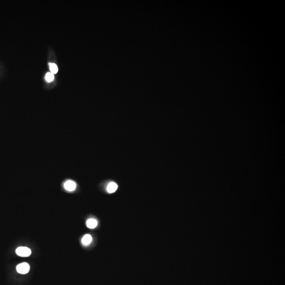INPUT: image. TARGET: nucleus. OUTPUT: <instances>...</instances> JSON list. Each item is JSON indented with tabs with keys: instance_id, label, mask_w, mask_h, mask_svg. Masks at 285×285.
Instances as JSON below:
<instances>
[{
	"instance_id": "f257e3e1",
	"label": "nucleus",
	"mask_w": 285,
	"mask_h": 285,
	"mask_svg": "<svg viewBox=\"0 0 285 285\" xmlns=\"http://www.w3.org/2000/svg\"><path fill=\"white\" fill-rule=\"evenodd\" d=\"M16 254L20 257H27L31 255V249L25 247H20L16 250Z\"/></svg>"
},
{
	"instance_id": "f03ea898",
	"label": "nucleus",
	"mask_w": 285,
	"mask_h": 285,
	"mask_svg": "<svg viewBox=\"0 0 285 285\" xmlns=\"http://www.w3.org/2000/svg\"><path fill=\"white\" fill-rule=\"evenodd\" d=\"M17 270L19 274H27L30 270V265L28 263H21L17 265Z\"/></svg>"
},
{
	"instance_id": "7ed1b4c3",
	"label": "nucleus",
	"mask_w": 285,
	"mask_h": 285,
	"mask_svg": "<svg viewBox=\"0 0 285 285\" xmlns=\"http://www.w3.org/2000/svg\"><path fill=\"white\" fill-rule=\"evenodd\" d=\"M64 189L69 192H73L75 191L77 187L75 182L72 180H68L64 182Z\"/></svg>"
},
{
	"instance_id": "20e7f679",
	"label": "nucleus",
	"mask_w": 285,
	"mask_h": 285,
	"mask_svg": "<svg viewBox=\"0 0 285 285\" xmlns=\"http://www.w3.org/2000/svg\"><path fill=\"white\" fill-rule=\"evenodd\" d=\"M118 185L115 182L109 183L107 187V191L109 193H114L117 190Z\"/></svg>"
},
{
	"instance_id": "39448f33",
	"label": "nucleus",
	"mask_w": 285,
	"mask_h": 285,
	"mask_svg": "<svg viewBox=\"0 0 285 285\" xmlns=\"http://www.w3.org/2000/svg\"><path fill=\"white\" fill-rule=\"evenodd\" d=\"M87 227L89 229H94L98 225V222L95 219H89L86 222Z\"/></svg>"
},
{
	"instance_id": "423d86ee",
	"label": "nucleus",
	"mask_w": 285,
	"mask_h": 285,
	"mask_svg": "<svg viewBox=\"0 0 285 285\" xmlns=\"http://www.w3.org/2000/svg\"><path fill=\"white\" fill-rule=\"evenodd\" d=\"M92 237L91 236V235L87 234V235H85L83 238H82L81 242L85 246H88L92 242Z\"/></svg>"
},
{
	"instance_id": "0eeeda50",
	"label": "nucleus",
	"mask_w": 285,
	"mask_h": 285,
	"mask_svg": "<svg viewBox=\"0 0 285 285\" xmlns=\"http://www.w3.org/2000/svg\"><path fill=\"white\" fill-rule=\"evenodd\" d=\"M49 65L51 73H52V74L54 75V74H56L57 73H58V68L57 67V64H53V63H49Z\"/></svg>"
},
{
	"instance_id": "6e6552de",
	"label": "nucleus",
	"mask_w": 285,
	"mask_h": 285,
	"mask_svg": "<svg viewBox=\"0 0 285 285\" xmlns=\"http://www.w3.org/2000/svg\"><path fill=\"white\" fill-rule=\"evenodd\" d=\"M45 80L48 82H50L54 80V75L52 73H48L45 75Z\"/></svg>"
}]
</instances>
